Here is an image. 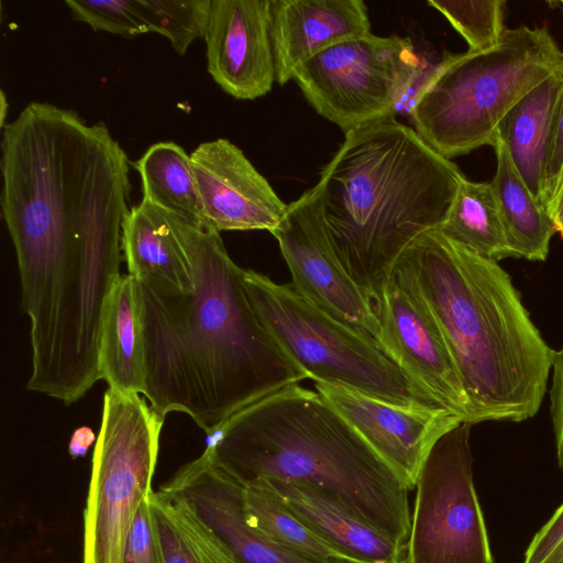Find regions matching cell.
I'll return each mask as SVG.
<instances>
[{
  "label": "cell",
  "mask_w": 563,
  "mask_h": 563,
  "mask_svg": "<svg viewBox=\"0 0 563 563\" xmlns=\"http://www.w3.org/2000/svg\"><path fill=\"white\" fill-rule=\"evenodd\" d=\"M128 156L102 123L31 102L2 129L1 210L30 319L32 366H99L103 312L121 276Z\"/></svg>",
  "instance_id": "cell-1"
},
{
  "label": "cell",
  "mask_w": 563,
  "mask_h": 563,
  "mask_svg": "<svg viewBox=\"0 0 563 563\" xmlns=\"http://www.w3.org/2000/svg\"><path fill=\"white\" fill-rule=\"evenodd\" d=\"M163 213L187 255L194 289L135 282L145 350L143 395L161 417L187 413L211 437L235 412L307 376L260 320L244 269L230 257L220 232Z\"/></svg>",
  "instance_id": "cell-2"
},
{
  "label": "cell",
  "mask_w": 563,
  "mask_h": 563,
  "mask_svg": "<svg viewBox=\"0 0 563 563\" xmlns=\"http://www.w3.org/2000/svg\"><path fill=\"white\" fill-rule=\"evenodd\" d=\"M434 314L474 413L520 422L540 409L553 350L508 273L445 238H417L399 257Z\"/></svg>",
  "instance_id": "cell-3"
},
{
  "label": "cell",
  "mask_w": 563,
  "mask_h": 563,
  "mask_svg": "<svg viewBox=\"0 0 563 563\" xmlns=\"http://www.w3.org/2000/svg\"><path fill=\"white\" fill-rule=\"evenodd\" d=\"M464 177L395 118L345 133L317 186L335 252L372 303L404 251L444 222Z\"/></svg>",
  "instance_id": "cell-4"
},
{
  "label": "cell",
  "mask_w": 563,
  "mask_h": 563,
  "mask_svg": "<svg viewBox=\"0 0 563 563\" xmlns=\"http://www.w3.org/2000/svg\"><path fill=\"white\" fill-rule=\"evenodd\" d=\"M205 452L243 486L257 479L319 485L407 550L409 488L317 390L295 384L249 405L211 435Z\"/></svg>",
  "instance_id": "cell-5"
},
{
  "label": "cell",
  "mask_w": 563,
  "mask_h": 563,
  "mask_svg": "<svg viewBox=\"0 0 563 563\" xmlns=\"http://www.w3.org/2000/svg\"><path fill=\"white\" fill-rule=\"evenodd\" d=\"M561 66L545 27L506 29L492 48L444 57L407 109L413 129L449 159L493 146L505 114Z\"/></svg>",
  "instance_id": "cell-6"
},
{
  "label": "cell",
  "mask_w": 563,
  "mask_h": 563,
  "mask_svg": "<svg viewBox=\"0 0 563 563\" xmlns=\"http://www.w3.org/2000/svg\"><path fill=\"white\" fill-rule=\"evenodd\" d=\"M243 283L260 320L314 383L352 389L406 407L443 408L374 341L253 269Z\"/></svg>",
  "instance_id": "cell-7"
},
{
  "label": "cell",
  "mask_w": 563,
  "mask_h": 563,
  "mask_svg": "<svg viewBox=\"0 0 563 563\" xmlns=\"http://www.w3.org/2000/svg\"><path fill=\"white\" fill-rule=\"evenodd\" d=\"M164 419L140 394L104 393L84 511L82 563H124L135 516L153 493Z\"/></svg>",
  "instance_id": "cell-8"
},
{
  "label": "cell",
  "mask_w": 563,
  "mask_h": 563,
  "mask_svg": "<svg viewBox=\"0 0 563 563\" xmlns=\"http://www.w3.org/2000/svg\"><path fill=\"white\" fill-rule=\"evenodd\" d=\"M420 74L409 38L369 32L319 52L294 80L317 113L345 134L394 118Z\"/></svg>",
  "instance_id": "cell-9"
},
{
  "label": "cell",
  "mask_w": 563,
  "mask_h": 563,
  "mask_svg": "<svg viewBox=\"0 0 563 563\" xmlns=\"http://www.w3.org/2000/svg\"><path fill=\"white\" fill-rule=\"evenodd\" d=\"M462 422L432 446L416 483L406 563H494Z\"/></svg>",
  "instance_id": "cell-10"
},
{
  "label": "cell",
  "mask_w": 563,
  "mask_h": 563,
  "mask_svg": "<svg viewBox=\"0 0 563 563\" xmlns=\"http://www.w3.org/2000/svg\"><path fill=\"white\" fill-rule=\"evenodd\" d=\"M373 307L380 327V349L441 407L474 424L471 402L441 328L400 258Z\"/></svg>",
  "instance_id": "cell-11"
},
{
  "label": "cell",
  "mask_w": 563,
  "mask_h": 563,
  "mask_svg": "<svg viewBox=\"0 0 563 563\" xmlns=\"http://www.w3.org/2000/svg\"><path fill=\"white\" fill-rule=\"evenodd\" d=\"M272 234L289 268V285L323 312L380 347V327L373 303L335 252L324 222L317 184L287 205L280 223Z\"/></svg>",
  "instance_id": "cell-12"
},
{
  "label": "cell",
  "mask_w": 563,
  "mask_h": 563,
  "mask_svg": "<svg viewBox=\"0 0 563 563\" xmlns=\"http://www.w3.org/2000/svg\"><path fill=\"white\" fill-rule=\"evenodd\" d=\"M314 387L409 490L434 443L464 422L444 408L399 406L328 384Z\"/></svg>",
  "instance_id": "cell-13"
},
{
  "label": "cell",
  "mask_w": 563,
  "mask_h": 563,
  "mask_svg": "<svg viewBox=\"0 0 563 563\" xmlns=\"http://www.w3.org/2000/svg\"><path fill=\"white\" fill-rule=\"evenodd\" d=\"M159 490L184 504L233 563H349L305 556L257 532L245 518L244 486L213 464L205 451Z\"/></svg>",
  "instance_id": "cell-14"
},
{
  "label": "cell",
  "mask_w": 563,
  "mask_h": 563,
  "mask_svg": "<svg viewBox=\"0 0 563 563\" xmlns=\"http://www.w3.org/2000/svg\"><path fill=\"white\" fill-rule=\"evenodd\" d=\"M190 161L206 225L271 233L278 227L287 205L235 144L221 137L203 142Z\"/></svg>",
  "instance_id": "cell-15"
},
{
  "label": "cell",
  "mask_w": 563,
  "mask_h": 563,
  "mask_svg": "<svg viewBox=\"0 0 563 563\" xmlns=\"http://www.w3.org/2000/svg\"><path fill=\"white\" fill-rule=\"evenodd\" d=\"M269 5L271 0H211L207 70L235 99L261 98L276 81Z\"/></svg>",
  "instance_id": "cell-16"
},
{
  "label": "cell",
  "mask_w": 563,
  "mask_h": 563,
  "mask_svg": "<svg viewBox=\"0 0 563 563\" xmlns=\"http://www.w3.org/2000/svg\"><path fill=\"white\" fill-rule=\"evenodd\" d=\"M369 32L362 0H271L276 81L283 86L294 80L298 69L319 52Z\"/></svg>",
  "instance_id": "cell-17"
},
{
  "label": "cell",
  "mask_w": 563,
  "mask_h": 563,
  "mask_svg": "<svg viewBox=\"0 0 563 563\" xmlns=\"http://www.w3.org/2000/svg\"><path fill=\"white\" fill-rule=\"evenodd\" d=\"M288 508L351 563H406V551L333 494L301 481L267 479Z\"/></svg>",
  "instance_id": "cell-18"
},
{
  "label": "cell",
  "mask_w": 563,
  "mask_h": 563,
  "mask_svg": "<svg viewBox=\"0 0 563 563\" xmlns=\"http://www.w3.org/2000/svg\"><path fill=\"white\" fill-rule=\"evenodd\" d=\"M562 97L563 66L517 101L497 126L516 169L543 208L545 169Z\"/></svg>",
  "instance_id": "cell-19"
},
{
  "label": "cell",
  "mask_w": 563,
  "mask_h": 563,
  "mask_svg": "<svg viewBox=\"0 0 563 563\" xmlns=\"http://www.w3.org/2000/svg\"><path fill=\"white\" fill-rule=\"evenodd\" d=\"M121 246L129 275L152 287L188 292L194 279L187 255L164 213L142 200L122 224Z\"/></svg>",
  "instance_id": "cell-20"
},
{
  "label": "cell",
  "mask_w": 563,
  "mask_h": 563,
  "mask_svg": "<svg viewBox=\"0 0 563 563\" xmlns=\"http://www.w3.org/2000/svg\"><path fill=\"white\" fill-rule=\"evenodd\" d=\"M100 372L109 388L143 394L145 350L135 280L121 275L114 283L103 312Z\"/></svg>",
  "instance_id": "cell-21"
},
{
  "label": "cell",
  "mask_w": 563,
  "mask_h": 563,
  "mask_svg": "<svg viewBox=\"0 0 563 563\" xmlns=\"http://www.w3.org/2000/svg\"><path fill=\"white\" fill-rule=\"evenodd\" d=\"M493 146L497 167L490 184L512 256L545 261L554 225L528 189L497 134Z\"/></svg>",
  "instance_id": "cell-22"
},
{
  "label": "cell",
  "mask_w": 563,
  "mask_h": 563,
  "mask_svg": "<svg viewBox=\"0 0 563 563\" xmlns=\"http://www.w3.org/2000/svg\"><path fill=\"white\" fill-rule=\"evenodd\" d=\"M132 165L142 180V200L165 213L205 224L190 155L180 145L155 143Z\"/></svg>",
  "instance_id": "cell-23"
},
{
  "label": "cell",
  "mask_w": 563,
  "mask_h": 563,
  "mask_svg": "<svg viewBox=\"0 0 563 563\" xmlns=\"http://www.w3.org/2000/svg\"><path fill=\"white\" fill-rule=\"evenodd\" d=\"M438 230L449 240L492 261L514 257L490 183L464 177Z\"/></svg>",
  "instance_id": "cell-24"
},
{
  "label": "cell",
  "mask_w": 563,
  "mask_h": 563,
  "mask_svg": "<svg viewBox=\"0 0 563 563\" xmlns=\"http://www.w3.org/2000/svg\"><path fill=\"white\" fill-rule=\"evenodd\" d=\"M244 514L252 528L287 550L322 561L349 562L288 508L267 479L244 486Z\"/></svg>",
  "instance_id": "cell-25"
},
{
  "label": "cell",
  "mask_w": 563,
  "mask_h": 563,
  "mask_svg": "<svg viewBox=\"0 0 563 563\" xmlns=\"http://www.w3.org/2000/svg\"><path fill=\"white\" fill-rule=\"evenodd\" d=\"M148 505L165 563H233L184 504L158 490L148 496Z\"/></svg>",
  "instance_id": "cell-26"
},
{
  "label": "cell",
  "mask_w": 563,
  "mask_h": 563,
  "mask_svg": "<svg viewBox=\"0 0 563 563\" xmlns=\"http://www.w3.org/2000/svg\"><path fill=\"white\" fill-rule=\"evenodd\" d=\"M150 33H158L170 42L179 55L190 44L205 37L211 0H142Z\"/></svg>",
  "instance_id": "cell-27"
},
{
  "label": "cell",
  "mask_w": 563,
  "mask_h": 563,
  "mask_svg": "<svg viewBox=\"0 0 563 563\" xmlns=\"http://www.w3.org/2000/svg\"><path fill=\"white\" fill-rule=\"evenodd\" d=\"M427 4L451 23L466 41L471 52L498 45L506 31L503 0H429Z\"/></svg>",
  "instance_id": "cell-28"
},
{
  "label": "cell",
  "mask_w": 563,
  "mask_h": 563,
  "mask_svg": "<svg viewBox=\"0 0 563 563\" xmlns=\"http://www.w3.org/2000/svg\"><path fill=\"white\" fill-rule=\"evenodd\" d=\"M75 20L124 37L148 33L141 0H66Z\"/></svg>",
  "instance_id": "cell-29"
},
{
  "label": "cell",
  "mask_w": 563,
  "mask_h": 563,
  "mask_svg": "<svg viewBox=\"0 0 563 563\" xmlns=\"http://www.w3.org/2000/svg\"><path fill=\"white\" fill-rule=\"evenodd\" d=\"M124 563H165L152 521L148 497L143 500L135 516L126 542Z\"/></svg>",
  "instance_id": "cell-30"
},
{
  "label": "cell",
  "mask_w": 563,
  "mask_h": 563,
  "mask_svg": "<svg viewBox=\"0 0 563 563\" xmlns=\"http://www.w3.org/2000/svg\"><path fill=\"white\" fill-rule=\"evenodd\" d=\"M551 368L550 412L553 426L556 460L563 471V347L553 351Z\"/></svg>",
  "instance_id": "cell-31"
},
{
  "label": "cell",
  "mask_w": 563,
  "mask_h": 563,
  "mask_svg": "<svg viewBox=\"0 0 563 563\" xmlns=\"http://www.w3.org/2000/svg\"><path fill=\"white\" fill-rule=\"evenodd\" d=\"M563 183V97L558 110L544 179V208L555 197Z\"/></svg>",
  "instance_id": "cell-32"
},
{
  "label": "cell",
  "mask_w": 563,
  "mask_h": 563,
  "mask_svg": "<svg viewBox=\"0 0 563 563\" xmlns=\"http://www.w3.org/2000/svg\"><path fill=\"white\" fill-rule=\"evenodd\" d=\"M563 539V504L529 543L523 563H541Z\"/></svg>",
  "instance_id": "cell-33"
},
{
  "label": "cell",
  "mask_w": 563,
  "mask_h": 563,
  "mask_svg": "<svg viewBox=\"0 0 563 563\" xmlns=\"http://www.w3.org/2000/svg\"><path fill=\"white\" fill-rule=\"evenodd\" d=\"M95 441V434L88 427L78 428L69 442V454L73 457L85 455L88 448Z\"/></svg>",
  "instance_id": "cell-34"
},
{
  "label": "cell",
  "mask_w": 563,
  "mask_h": 563,
  "mask_svg": "<svg viewBox=\"0 0 563 563\" xmlns=\"http://www.w3.org/2000/svg\"><path fill=\"white\" fill-rule=\"evenodd\" d=\"M547 212L554 225L555 231L563 236V183L555 197L547 208Z\"/></svg>",
  "instance_id": "cell-35"
},
{
  "label": "cell",
  "mask_w": 563,
  "mask_h": 563,
  "mask_svg": "<svg viewBox=\"0 0 563 563\" xmlns=\"http://www.w3.org/2000/svg\"><path fill=\"white\" fill-rule=\"evenodd\" d=\"M541 563H563V539Z\"/></svg>",
  "instance_id": "cell-36"
},
{
  "label": "cell",
  "mask_w": 563,
  "mask_h": 563,
  "mask_svg": "<svg viewBox=\"0 0 563 563\" xmlns=\"http://www.w3.org/2000/svg\"><path fill=\"white\" fill-rule=\"evenodd\" d=\"M9 110V103L7 100V97L4 95V91L1 89L0 91V126L3 129L5 124V118Z\"/></svg>",
  "instance_id": "cell-37"
},
{
  "label": "cell",
  "mask_w": 563,
  "mask_h": 563,
  "mask_svg": "<svg viewBox=\"0 0 563 563\" xmlns=\"http://www.w3.org/2000/svg\"><path fill=\"white\" fill-rule=\"evenodd\" d=\"M561 3H562V5H563V1H562Z\"/></svg>",
  "instance_id": "cell-38"
}]
</instances>
